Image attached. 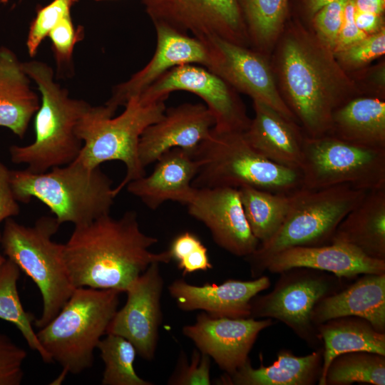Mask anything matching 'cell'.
<instances>
[{"label":"cell","instance_id":"1","mask_svg":"<svg viewBox=\"0 0 385 385\" xmlns=\"http://www.w3.org/2000/svg\"><path fill=\"white\" fill-rule=\"evenodd\" d=\"M277 41L274 74L284 101L306 135H329L333 111L360 90L314 33L294 25Z\"/></svg>","mask_w":385,"mask_h":385},{"label":"cell","instance_id":"2","mask_svg":"<svg viewBox=\"0 0 385 385\" xmlns=\"http://www.w3.org/2000/svg\"><path fill=\"white\" fill-rule=\"evenodd\" d=\"M158 241L140 230L135 212L127 211L118 219L107 214L75 226L63 244V259L75 288L125 292L150 264L171 261L168 250L150 251Z\"/></svg>","mask_w":385,"mask_h":385},{"label":"cell","instance_id":"3","mask_svg":"<svg viewBox=\"0 0 385 385\" xmlns=\"http://www.w3.org/2000/svg\"><path fill=\"white\" fill-rule=\"evenodd\" d=\"M23 67L41 94L34 118L35 139L27 145H11L9 153L14 163L26 164L30 172L40 173L68 165L78 157L83 142L76 127L91 105L69 97L54 81L53 71L46 63L31 61L23 63Z\"/></svg>","mask_w":385,"mask_h":385},{"label":"cell","instance_id":"4","mask_svg":"<svg viewBox=\"0 0 385 385\" xmlns=\"http://www.w3.org/2000/svg\"><path fill=\"white\" fill-rule=\"evenodd\" d=\"M9 180L18 202L39 200L60 225L79 226L110 214L115 197L112 180L100 167L89 169L76 160L40 173L10 170Z\"/></svg>","mask_w":385,"mask_h":385},{"label":"cell","instance_id":"5","mask_svg":"<svg viewBox=\"0 0 385 385\" xmlns=\"http://www.w3.org/2000/svg\"><path fill=\"white\" fill-rule=\"evenodd\" d=\"M165 101H149L140 94L133 96L116 117L106 105L90 106L76 127L83 146L75 160L89 169L110 160L123 163L126 174L113 188L116 197L128 183L145 175L138 157L139 140L147 127L162 118L166 109Z\"/></svg>","mask_w":385,"mask_h":385},{"label":"cell","instance_id":"6","mask_svg":"<svg viewBox=\"0 0 385 385\" xmlns=\"http://www.w3.org/2000/svg\"><path fill=\"white\" fill-rule=\"evenodd\" d=\"M199 163L195 188L249 186L272 192L291 193L302 187L300 170L276 164L257 153L244 132L212 129L195 153Z\"/></svg>","mask_w":385,"mask_h":385},{"label":"cell","instance_id":"7","mask_svg":"<svg viewBox=\"0 0 385 385\" xmlns=\"http://www.w3.org/2000/svg\"><path fill=\"white\" fill-rule=\"evenodd\" d=\"M367 192L346 184L321 189L301 187L294 191L288 214L278 231L245 257L252 277L262 276L266 262L284 250L331 243L339 224Z\"/></svg>","mask_w":385,"mask_h":385},{"label":"cell","instance_id":"8","mask_svg":"<svg viewBox=\"0 0 385 385\" xmlns=\"http://www.w3.org/2000/svg\"><path fill=\"white\" fill-rule=\"evenodd\" d=\"M120 293L77 287L59 312L36 332L64 374H78L92 366L94 351L118 309Z\"/></svg>","mask_w":385,"mask_h":385},{"label":"cell","instance_id":"9","mask_svg":"<svg viewBox=\"0 0 385 385\" xmlns=\"http://www.w3.org/2000/svg\"><path fill=\"white\" fill-rule=\"evenodd\" d=\"M60 224L55 217L41 216L34 225L5 220L1 245L8 259L34 282L42 297V312L34 325L41 329L62 309L76 289L63 259V244L52 240Z\"/></svg>","mask_w":385,"mask_h":385},{"label":"cell","instance_id":"10","mask_svg":"<svg viewBox=\"0 0 385 385\" xmlns=\"http://www.w3.org/2000/svg\"><path fill=\"white\" fill-rule=\"evenodd\" d=\"M279 274L272 291L251 300L249 317L277 319L309 346L322 347L312 319L314 308L323 298L341 290L351 280L307 267H294Z\"/></svg>","mask_w":385,"mask_h":385},{"label":"cell","instance_id":"11","mask_svg":"<svg viewBox=\"0 0 385 385\" xmlns=\"http://www.w3.org/2000/svg\"><path fill=\"white\" fill-rule=\"evenodd\" d=\"M303 153L304 188L344 184L365 191L385 188V148L357 145L332 135H305Z\"/></svg>","mask_w":385,"mask_h":385},{"label":"cell","instance_id":"12","mask_svg":"<svg viewBox=\"0 0 385 385\" xmlns=\"http://www.w3.org/2000/svg\"><path fill=\"white\" fill-rule=\"evenodd\" d=\"M154 24H163L201 41L219 37L248 47L238 0H142Z\"/></svg>","mask_w":385,"mask_h":385},{"label":"cell","instance_id":"13","mask_svg":"<svg viewBox=\"0 0 385 385\" xmlns=\"http://www.w3.org/2000/svg\"><path fill=\"white\" fill-rule=\"evenodd\" d=\"M185 91L199 96L215 118L217 131L245 132L251 119L238 92L204 66L183 64L165 73L140 95L149 101L166 100L170 93Z\"/></svg>","mask_w":385,"mask_h":385},{"label":"cell","instance_id":"14","mask_svg":"<svg viewBox=\"0 0 385 385\" xmlns=\"http://www.w3.org/2000/svg\"><path fill=\"white\" fill-rule=\"evenodd\" d=\"M202 42L209 53L206 68L238 93L270 106L287 119L298 123L279 93L272 66L265 54L215 36Z\"/></svg>","mask_w":385,"mask_h":385},{"label":"cell","instance_id":"15","mask_svg":"<svg viewBox=\"0 0 385 385\" xmlns=\"http://www.w3.org/2000/svg\"><path fill=\"white\" fill-rule=\"evenodd\" d=\"M159 265L150 264L127 288L125 304L116 311L106 333L128 339L137 354L147 361L154 359L163 319L160 300L164 280Z\"/></svg>","mask_w":385,"mask_h":385},{"label":"cell","instance_id":"16","mask_svg":"<svg viewBox=\"0 0 385 385\" xmlns=\"http://www.w3.org/2000/svg\"><path fill=\"white\" fill-rule=\"evenodd\" d=\"M272 324L273 320L270 318L213 317L202 312L197 316L194 324L183 327V333L220 369L230 374L250 359L249 354L259 334Z\"/></svg>","mask_w":385,"mask_h":385},{"label":"cell","instance_id":"17","mask_svg":"<svg viewBox=\"0 0 385 385\" xmlns=\"http://www.w3.org/2000/svg\"><path fill=\"white\" fill-rule=\"evenodd\" d=\"M187 206L188 213L208 228L214 242L230 254L245 258L259 246L245 217L238 189L196 188Z\"/></svg>","mask_w":385,"mask_h":385},{"label":"cell","instance_id":"18","mask_svg":"<svg viewBox=\"0 0 385 385\" xmlns=\"http://www.w3.org/2000/svg\"><path fill=\"white\" fill-rule=\"evenodd\" d=\"M154 26L156 48L152 58L128 80L116 85L105 103L114 113L171 68L189 63L208 66V50L202 41L163 24H154Z\"/></svg>","mask_w":385,"mask_h":385},{"label":"cell","instance_id":"19","mask_svg":"<svg viewBox=\"0 0 385 385\" xmlns=\"http://www.w3.org/2000/svg\"><path fill=\"white\" fill-rule=\"evenodd\" d=\"M215 123L213 115L202 103H185L165 109L162 118L147 127L140 138L138 157L142 166L157 161L175 148L193 155Z\"/></svg>","mask_w":385,"mask_h":385},{"label":"cell","instance_id":"20","mask_svg":"<svg viewBox=\"0 0 385 385\" xmlns=\"http://www.w3.org/2000/svg\"><path fill=\"white\" fill-rule=\"evenodd\" d=\"M270 284V278L262 275L252 280L229 279L220 284L201 286L178 279L168 289L181 310H202L213 317L242 318L250 317L251 300Z\"/></svg>","mask_w":385,"mask_h":385},{"label":"cell","instance_id":"21","mask_svg":"<svg viewBox=\"0 0 385 385\" xmlns=\"http://www.w3.org/2000/svg\"><path fill=\"white\" fill-rule=\"evenodd\" d=\"M294 267L325 271L353 280L361 274L385 273V260L371 258L347 244L331 242L284 250L266 262L265 270L279 274Z\"/></svg>","mask_w":385,"mask_h":385},{"label":"cell","instance_id":"22","mask_svg":"<svg viewBox=\"0 0 385 385\" xmlns=\"http://www.w3.org/2000/svg\"><path fill=\"white\" fill-rule=\"evenodd\" d=\"M198 167L192 154L180 148H172L159 158L151 174L132 180L125 187L151 210L168 200L187 205L196 190L192 182Z\"/></svg>","mask_w":385,"mask_h":385},{"label":"cell","instance_id":"23","mask_svg":"<svg viewBox=\"0 0 385 385\" xmlns=\"http://www.w3.org/2000/svg\"><path fill=\"white\" fill-rule=\"evenodd\" d=\"M255 116L244 135L260 155L279 165L300 170L305 133L270 106L253 101Z\"/></svg>","mask_w":385,"mask_h":385},{"label":"cell","instance_id":"24","mask_svg":"<svg viewBox=\"0 0 385 385\" xmlns=\"http://www.w3.org/2000/svg\"><path fill=\"white\" fill-rule=\"evenodd\" d=\"M355 316L385 333V273L364 274L341 290L320 300L312 319L317 327L331 319Z\"/></svg>","mask_w":385,"mask_h":385},{"label":"cell","instance_id":"25","mask_svg":"<svg viewBox=\"0 0 385 385\" xmlns=\"http://www.w3.org/2000/svg\"><path fill=\"white\" fill-rule=\"evenodd\" d=\"M322 364L323 347L302 356L282 349L272 364L264 366L260 355L259 368H253L249 359L236 371L224 373L215 382L220 385H314L321 377Z\"/></svg>","mask_w":385,"mask_h":385},{"label":"cell","instance_id":"26","mask_svg":"<svg viewBox=\"0 0 385 385\" xmlns=\"http://www.w3.org/2000/svg\"><path fill=\"white\" fill-rule=\"evenodd\" d=\"M41 100L30 87L23 63L9 48L0 47V126L23 138L40 106Z\"/></svg>","mask_w":385,"mask_h":385},{"label":"cell","instance_id":"27","mask_svg":"<svg viewBox=\"0 0 385 385\" xmlns=\"http://www.w3.org/2000/svg\"><path fill=\"white\" fill-rule=\"evenodd\" d=\"M331 242L347 244L385 260V188L366 192L339 224Z\"/></svg>","mask_w":385,"mask_h":385},{"label":"cell","instance_id":"28","mask_svg":"<svg viewBox=\"0 0 385 385\" xmlns=\"http://www.w3.org/2000/svg\"><path fill=\"white\" fill-rule=\"evenodd\" d=\"M329 135L357 145L385 148V102L368 96L349 101L333 111Z\"/></svg>","mask_w":385,"mask_h":385},{"label":"cell","instance_id":"29","mask_svg":"<svg viewBox=\"0 0 385 385\" xmlns=\"http://www.w3.org/2000/svg\"><path fill=\"white\" fill-rule=\"evenodd\" d=\"M317 329L323 347L319 385H324L327 369L339 354L366 351L385 355V333L377 331L364 318L355 316L337 317L319 324Z\"/></svg>","mask_w":385,"mask_h":385},{"label":"cell","instance_id":"30","mask_svg":"<svg viewBox=\"0 0 385 385\" xmlns=\"http://www.w3.org/2000/svg\"><path fill=\"white\" fill-rule=\"evenodd\" d=\"M245 217L253 235L265 242L284 222L292 199V192L279 193L249 186L238 188Z\"/></svg>","mask_w":385,"mask_h":385},{"label":"cell","instance_id":"31","mask_svg":"<svg viewBox=\"0 0 385 385\" xmlns=\"http://www.w3.org/2000/svg\"><path fill=\"white\" fill-rule=\"evenodd\" d=\"M250 45L265 54L277 42L282 31L288 0H238Z\"/></svg>","mask_w":385,"mask_h":385},{"label":"cell","instance_id":"32","mask_svg":"<svg viewBox=\"0 0 385 385\" xmlns=\"http://www.w3.org/2000/svg\"><path fill=\"white\" fill-rule=\"evenodd\" d=\"M20 270L17 265L9 259H6L0 267V319L15 325L30 349L37 351L44 362H53L33 328L36 319L34 314L26 312L21 304L17 289Z\"/></svg>","mask_w":385,"mask_h":385},{"label":"cell","instance_id":"33","mask_svg":"<svg viewBox=\"0 0 385 385\" xmlns=\"http://www.w3.org/2000/svg\"><path fill=\"white\" fill-rule=\"evenodd\" d=\"M363 383L385 384V355L366 351L343 353L328 366L324 385H350Z\"/></svg>","mask_w":385,"mask_h":385},{"label":"cell","instance_id":"34","mask_svg":"<svg viewBox=\"0 0 385 385\" xmlns=\"http://www.w3.org/2000/svg\"><path fill=\"white\" fill-rule=\"evenodd\" d=\"M97 346L104 363L101 380L103 385H153L140 377L134 369L137 351L125 338L107 334Z\"/></svg>","mask_w":385,"mask_h":385},{"label":"cell","instance_id":"35","mask_svg":"<svg viewBox=\"0 0 385 385\" xmlns=\"http://www.w3.org/2000/svg\"><path fill=\"white\" fill-rule=\"evenodd\" d=\"M385 53V29L333 52L344 71L363 68Z\"/></svg>","mask_w":385,"mask_h":385},{"label":"cell","instance_id":"36","mask_svg":"<svg viewBox=\"0 0 385 385\" xmlns=\"http://www.w3.org/2000/svg\"><path fill=\"white\" fill-rule=\"evenodd\" d=\"M76 0H53L38 11L31 24L26 46L29 53L34 56L41 44L53 28L64 17L70 15L71 9Z\"/></svg>","mask_w":385,"mask_h":385},{"label":"cell","instance_id":"37","mask_svg":"<svg viewBox=\"0 0 385 385\" xmlns=\"http://www.w3.org/2000/svg\"><path fill=\"white\" fill-rule=\"evenodd\" d=\"M210 357L197 349L193 351L190 361L180 353L176 369L168 381L173 385H210Z\"/></svg>","mask_w":385,"mask_h":385},{"label":"cell","instance_id":"38","mask_svg":"<svg viewBox=\"0 0 385 385\" xmlns=\"http://www.w3.org/2000/svg\"><path fill=\"white\" fill-rule=\"evenodd\" d=\"M346 2L347 0L334 1L313 15L314 34L332 51L342 27Z\"/></svg>","mask_w":385,"mask_h":385},{"label":"cell","instance_id":"39","mask_svg":"<svg viewBox=\"0 0 385 385\" xmlns=\"http://www.w3.org/2000/svg\"><path fill=\"white\" fill-rule=\"evenodd\" d=\"M26 351L0 332V385H19Z\"/></svg>","mask_w":385,"mask_h":385},{"label":"cell","instance_id":"40","mask_svg":"<svg viewBox=\"0 0 385 385\" xmlns=\"http://www.w3.org/2000/svg\"><path fill=\"white\" fill-rule=\"evenodd\" d=\"M48 36L52 41L58 64L69 61L80 36L74 29L71 14L62 19Z\"/></svg>","mask_w":385,"mask_h":385},{"label":"cell","instance_id":"41","mask_svg":"<svg viewBox=\"0 0 385 385\" xmlns=\"http://www.w3.org/2000/svg\"><path fill=\"white\" fill-rule=\"evenodd\" d=\"M354 1L355 0H347L344 9L342 27L333 52L339 51L369 36L360 30L356 24L354 19Z\"/></svg>","mask_w":385,"mask_h":385},{"label":"cell","instance_id":"42","mask_svg":"<svg viewBox=\"0 0 385 385\" xmlns=\"http://www.w3.org/2000/svg\"><path fill=\"white\" fill-rule=\"evenodd\" d=\"M9 170L0 162V222L20 212L19 202L15 198L9 180Z\"/></svg>","mask_w":385,"mask_h":385},{"label":"cell","instance_id":"43","mask_svg":"<svg viewBox=\"0 0 385 385\" xmlns=\"http://www.w3.org/2000/svg\"><path fill=\"white\" fill-rule=\"evenodd\" d=\"M202 245V242L195 234L185 231L173 238L167 250L171 260L178 262Z\"/></svg>","mask_w":385,"mask_h":385},{"label":"cell","instance_id":"44","mask_svg":"<svg viewBox=\"0 0 385 385\" xmlns=\"http://www.w3.org/2000/svg\"><path fill=\"white\" fill-rule=\"evenodd\" d=\"M177 265L183 275L212 268L207 249L203 244L177 262Z\"/></svg>","mask_w":385,"mask_h":385},{"label":"cell","instance_id":"45","mask_svg":"<svg viewBox=\"0 0 385 385\" xmlns=\"http://www.w3.org/2000/svg\"><path fill=\"white\" fill-rule=\"evenodd\" d=\"M354 19L357 27L367 35L376 34L385 29L383 14L357 11Z\"/></svg>","mask_w":385,"mask_h":385},{"label":"cell","instance_id":"46","mask_svg":"<svg viewBox=\"0 0 385 385\" xmlns=\"http://www.w3.org/2000/svg\"><path fill=\"white\" fill-rule=\"evenodd\" d=\"M367 71L366 82L374 89L373 96L382 98L385 91V66L384 62L369 68Z\"/></svg>","mask_w":385,"mask_h":385},{"label":"cell","instance_id":"47","mask_svg":"<svg viewBox=\"0 0 385 385\" xmlns=\"http://www.w3.org/2000/svg\"><path fill=\"white\" fill-rule=\"evenodd\" d=\"M357 11L383 14L385 10V0H355Z\"/></svg>","mask_w":385,"mask_h":385},{"label":"cell","instance_id":"48","mask_svg":"<svg viewBox=\"0 0 385 385\" xmlns=\"http://www.w3.org/2000/svg\"><path fill=\"white\" fill-rule=\"evenodd\" d=\"M337 0H307V6L310 15L313 16L325 5Z\"/></svg>","mask_w":385,"mask_h":385},{"label":"cell","instance_id":"49","mask_svg":"<svg viewBox=\"0 0 385 385\" xmlns=\"http://www.w3.org/2000/svg\"><path fill=\"white\" fill-rule=\"evenodd\" d=\"M1 233L0 232V246H1ZM6 258L0 253V267L3 265V263L6 261Z\"/></svg>","mask_w":385,"mask_h":385},{"label":"cell","instance_id":"50","mask_svg":"<svg viewBox=\"0 0 385 385\" xmlns=\"http://www.w3.org/2000/svg\"><path fill=\"white\" fill-rule=\"evenodd\" d=\"M96 1H104V0H96Z\"/></svg>","mask_w":385,"mask_h":385}]
</instances>
